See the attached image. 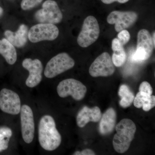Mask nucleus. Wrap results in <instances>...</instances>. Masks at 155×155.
Returning a JSON list of instances; mask_svg holds the SVG:
<instances>
[{"label": "nucleus", "instance_id": "1", "mask_svg": "<svg viewBox=\"0 0 155 155\" xmlns=\"http://www.w3.org/2000/svg\"><path fill=\"white\" fill-rule=\"evenodd\" d=\"M38 134L40 144L46 150H54L61 144V136L56 128L54 119L50 115H45L40 120Z\"/></svg>", "mask_w": 155, "mask_h": 155}, {"label": "nucleus", "instance_id": "2", "mask_svg": "<svg viewBox=\"0 0 155 155\" xmlns=\"http://www.w3.org/2000/svg\"><path fill=\"white\" fill-rule=\"evenodd\" d=\"M116 130L117 133L113 139V146L117 153H123L130 147L134 138L136 126L132 120L124 119L116 125Z\"/></svg>", "mask_w": 155, "mask_h": 155}, {"label": "nucleus", "instance_id": "3", "mask_svg": "<svg viewBox=\"0 0 155 155\" xmlns=\"http://www.w3.org/2000/svg\"><path fill=\"white\" fill-rule=\"evenodd\" d=\"M75 61L68 54L62 53L52 58L45 68L46 77L52 78L72 69L75 66Z\"/></svg>", "mask_w": 155, "mask_h": 155}, {"label": "nucleus", "instance_id": "4", "mask_svg": "<svg viewBox=\"0 0 155 155\" xmlns=\"http://www.w3.org/2000/svg\"><path fill=\"white\" fill-rule=\"evenodd\" d=\"M100 32L97 19L93 16H88L84 21L81 31L78 37V44L81 47H88L97 40Z\"/></svg>", "mask_w": 155, "mask_h": 155}, {"label": "nucleus", "instance_id": "5", "mask_svg": "<svg viewBox=\"0 0 155 155\" xmlns=\"http://www.w3.org/2000/svg\"><path fill=\"white\" fill-rule=\"evenodd\" d=\"M58 95L65 98L71 96L75 101H81L85 97L87 87L79 81L68 78L61 81L57 88Z\"/></svg>", "mask_w": 155, "mask_h": 155}, {"label": "nucleus", "instance_id": "6", "mask_svg": "<svg viewBox=\"0 0 155 155\" xmlns=\"http://www.w3.org/2000/svg\"><path fill=\"white\" fill-rule=\"evenodd\" d=\"M35 19L39 23L56 24L63 19V14L58 4L53 0H47L43 4L42 8L35 15Z\"/></svg>", "mask_w": 155, "mask_h": 155}, {"label": "nucleus", "instance_id": "7", "mask_svg": "<svg viewBox=\"0 0 155 155\" xmlns=\"http://www.w3.org/2000/svg\"><path fill=\"white\" fill-rule=\"evenodd\" d=\"M59 31L54 24L39 23L32 26L28 32V39L31 42L53 41L59 35Z\"/></svg>", "mask_w": 155, "mask_h": 155}, {"label": "nucleus", "instance_id": "8", "mask_svg": "<svg viewBox=\"0 0 155 155\" xmlns=\"http://www.w3.org/2000/svg\"><path fill=\"white\" fill-rule=\"evenodd\" d=\"M115 68L110 55L104 52L97 57L93 62L89 69L91 76L107 77L113 75Z\"/></svg>", "mask_w": 155, "mask_h": 155}, {"label": "nucleus", "instance_id": "9", "mask_svg": "<svg viewBox=\"0 0 155 155\" xmlns=\"http://www.w3.org/2000/svg\"><path fill=\"white\" fill-rule=\"evenodd\" d=\"M19 95L11 90L3 88L0 91V109L4 113L16 115L21 110Z\"/></svg>", "mask_w": 155, "mask_h": 155}, {"label": "nucleus", "instance_id": "10", "mask_svg": "<svg viewBox=\"0 0 155 155\" xmlns=\"http://www.w3.org/2000/svg\"><path fill=\"white\" fill-rule=\"evenodd\" d=\"M20 122L22 138L26 143L33 141L35 134V122L33 111L29 106L23 105L21 108Z\"/></svg>", "mask_w": 155, "mask_h": 155}, {"label": "nucleus", "instance_id": "11", "mask_svg": "<svg viewBox=\"0 0 155 155\" xmlns=\"http://www.w3.org/2000/svg\"><path fill=\"white\" fill-rule=\"evenodd\" d=\"M137 14L133 11H114L108 15L107 21L110 24H115V30L119 32L129 28L137 19Z\"/></svg>", "mask_w": 155, "mask_h": 155}, {"label": "nucleus", "instance_id": "12", "mask_svg": "<svg viewBox=\"0 0 155 155\" xmlns=\"http://www.w3.org/2000/svg\"><path fill=\"white\" fill-rule=\"evenodd\" d=\"M22 66L29 72V75L25 81L26 86L31 88L37 86L42 79L43 67L41 61L38 59L26 58L22 61Z\"/></svg>", "mask_w": 155, "mask_h": 155}, {"label": "nucleus", "instance_id": "13", "mask_svg": "<svg viewBox=\"0 0 155 155\" xmlns=\"http://www.w3.org/2000/svg\"><path fill=\"white\" fill-rule=\"evenodd\" d=\"M101 116V112L98 107L96 106L89 108L87 106H84L77 114V125L79 127H84L89 122H99Z\"/></svg>", "mask_w": 155, "mask_h": 155}, {"label": "nucleus", "instance_id": "14", "mask_svg": "<svg viewBox=\"0 0 155 155\" xmlns=\"http://www.w3.org/2000/svg\"><path fill=\"white\" fill-rule=\"evenodd\" d=\"M28 28L24 24L19 26V29L16 32L7 30L4 35L6 38L14 47L18 48L23 47L26 45L28 38Z\"/></svg>", "mask_w": 155, "mask_h": 155}, {"label": "nucleus", "instance_id": "15", "mask_svg": "<svg viewBox=\"0 0 155 155\" xmlns=\"http://www.w3.org/2000/svg\"><path fill=\"white\" fill-rule=\"evenodd\" d=\"M99 130L101 135H107L112 133L115 127L116 121V113L113 108H110L101 116Z\"/></svg>", "mask_w": 155, "mask_h": 155}, {"label": "nucleus", "instance_id": "16", "mask_svg": "<svg viewBox=\"0 0 155 155\" xmlns=\"http://www.w3.org/2000/svg\"><path fill=\"white\" fill-rule=\"evenodd\" d=\"M0 54L10 65H14L17 61V53L15 47L6 38L0 40Z\"/></svg>", "mask_w": 155, "mask_h": 155}, {"label": "nucleus", "instance_id": "17", "mask_svg": "<svg viewBox=\"0 0 155 155\" xmlns=\"http://www.w3.org/2000/svg\"><path fill=\"white\" fill-rule=\"evenodd\" d=\"M137 48H140L145 51L149 58L152 54L153 48L152 37L148 31L141 29L137 34Z\"/></svg>", "mask_w": 155, "mask_h": 155}, {"label": "nucleus", "instance_id": "18", "mask_svg": "<svg viewBox=\"0 0 155 155\" xmlns=\"http://www.w3.org/2000/svg\"><path fill=\"white\" fill-rule=\"evenodd\" d=\"M133 103L136 107H142L143 110L148 112L155 107V97L139 92L134 97Z\"/></svg>", "mask_w": 155, "mask_h": 155}, {"label": "nucleus", "instance_id": "19", "mask_svg": "<svg viewBox=\"0 0 155 155\" xmlns=\"http://www.w3.org/2000/svg\"><path fill=\"white\" fill-rule=\"evenodd\" d=\"M119 95L121 97L119 104L122 107H128L131 105L134 100V95L129 87L126 84H122L119 87Z\"/></svg>", "mask_w": 155, "mask_h": 155}, {"label": "nucleus", "instance_id": "20", "mask_svg": "<svg viewBox=\"0 0 155 155\" xmlns=\"http://www.w3.org/2000/svg\"><path fill=\"white\" fill-rule=\"evenodd\" d=\"M12 135V131L11 128L7 127H0V153L8 148Z\"/></svg>", "mask_w": 155, "mask_h": 155}, {"label": "nucleus", "instance_id": "21", "mask_svg": "<svg viewBox=\"0 0 155 155\" xmlns=\"http://www.w3.org/2000/svg\"><path fill=\"white\" fill-rule=\"evenodd\" d=\"M126 60L125 51L120 53H114L112 55V61L116 67H121L125 64Z\"/></svg>", "mask_w": 155, "mask_h": 155}, {"label": "nucleus", "instance_id": "22", "mask_svg": "<svg viewBox=\"0 0 155 155\" xmlns=\"http://www.w3.org/2000/svg\"><path fill=\"white\" fill-rule=\"evenodd\" d=\"M145 51L140 48H137L135 52L132 56V60L136 62H142L149 59Z\"/></svg>", "mask_w": 155, "mask_h": 155}, {"label": "nucleus", "instance_id": "23", "mask_svg": "<svg viewBox=\"0 0 155 155\" xmlns=\"http://www.w3.org/2000/svg\"><path fill=\"white\" fill-rule=\"evenodd\" d=\"M43 0H22L21 3V8L24 11L33 8L40 4Z\"/></svg>", "mask_w": 155, "mask_h": 155}, {"label": "nucleus", "instance_id": "24", "mask_svg": "<svg viewBox=\"0 0 155 155\" xmlns=\"http://www.w3.org/2000/svg\"><path fill=\"white\" fill-rule=\"evenodd\" d=\"M118 39L121 44L124 46L130 40V33L126 29L121 31L118 34Z\"/></svg>", "mask_w": 155, "mask_h": 155}, {"label": "nucleus", "instance_id": "25", "mask_svg": "<svg viewBox=\"0 0 155 155\" xmlns=\"http://www.w3.org/2000/svg\"><path fill=\"white\" fill-rule=\"evenodd\" d=\"M139 92L148 95H152L153 94V88L150 84L147 81H143L140 84L139 89Z\"/></svg>", "mask_w": 155, "mask_h": 155}, {"label": "nucleus", "instance_id": "26", "mask_svg": "<svg viewBox=\"0 0 155 155\" xmlns=\"http://www.w3.org/2000/svg\"><path fill=\"white\" fill-rule=\"evenodd\" d=\"M112 49L114 53H120L125 51L123 45L117 38H114L112 41Z\"/></svg>", "mask_w": 155, "mask_h": 155}, {"label": "nucleus", "instance_id": "27", "mask_svg": "<svg viewBox=\"0 0 155 155\" xmlns=\"http://www.w3.org/2000/svg\"><path fill=\"white\" fill-rule=\"evenodd\" d=\"M73 155H96L95 153L91 149H86L84 150H83L81 151H77L75 152Z\"/></svg>", "mask_w": 155, "mask_h": 155}, {"label": "nucleus", "instance_id": "28", "mask_svg": "<svg viewBox=\"0 0 155 155\" xmlns=\"http://www.w3.org/2000/svg\"><path fill=\"white\" fill-rule=\"evenodd\" d=\"M101 1L104 4L109 5V4H112L115 2H118L121 4H124V3L127 2L129 0H101Z\"/></svg>", "mask_w": 155, "mask_h": 155}, {"label": "nucleus", "instance_id": "29", "mask_svg": "<svg viewBox=\"0 0 155 155\" xmlns=\"http://www.w3.org/2000/svg\"><path fill=\"white\" fill-rule=\"evenodd\" d=\"M155 32H154L153 34V37H152V40L153 41V43L154 46H155Z\"/></svg>", "mask_w": 155, "mask_h": 155}, {"label": "nucleus", "instance_id": "30", "mask_svg": "<svg viewBox=\"0 0 155 155\" xmlns=\"http://www.w3.org/2000/svg\"><path fill=\"white\" fill-rule=\"evenodd\" d=\"M3 13V9L2 7H0V17L2 16Z\"/></svg>", "mask_w": 155, "mask_h": 155}]
</instances>
